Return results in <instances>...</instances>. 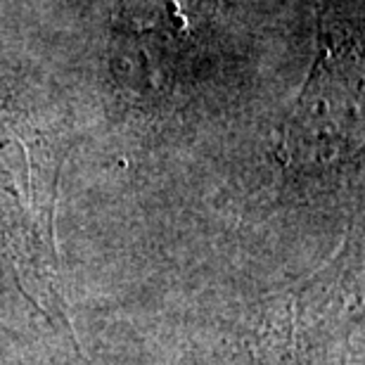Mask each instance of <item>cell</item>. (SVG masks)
I'll list each match as a JSON object with an SVG mask.
<instances>
[{
    "mask_svg": "<svg viewBox=\"0 0 365 365\" xmlns=\"http://www.w3.org/2000/svg\"><path fill=\"white\" fill-rule=\"evenodd\" d=\"M232 341L245 365H361V250L346 242L311 277L247 302L235 316Z\"/></svg>",
    "mask_w": 365,
    "mask_h": 365,
    "instance_id": "obj_1",
    "label": "cell"
}]
</instances>
